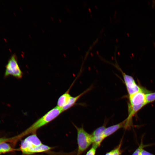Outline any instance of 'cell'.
<instances>
[{"label": "cell", "instance_id": "1", "mask_svg": "<svg viewBox=\"0 0 155 155\" xmlns=\"http://www.w3.org/2000/svg\"><path fill=\"white\" fill-rule=\"evenodd\" d=\"M63 112L61 108L57 106L53 108L24 131L15 136L16 142H17L26 135L36 133L38 130L53 121Z\"/></svg>", "mask_w": 155, "mask_h": 155}, {"label": "cell", "instance_id": "2", "mask_svg": "<svg viewBox=\"0 0 155 155\" xmlns=\"http://www.w3.org/2000/svg\"><path fill=\"white\" fill-rule=\"evenodd\" d=\"M52 148L43 144L35 133L28 136L21 141L19 150L23 155H30L47 152Z\"/></svg>", "mask_w": 155, "mask_h": 155}, {"label": "cell", "instance_id": "3", "mask_svg": "<svg viewBox=\"0 0 155 155\" xmlns=\"http://www.w3.org/2000/svg\"><path fill=\"white\" fill-rule=\"evenodd\" d=\"M77 132L78 146L77 155H80L93 143L91 135L88 133L82 127H78L74 125Z\"/></svg>", "mask_w": 155, "mask_h": 155}, {"label": "cell", "instance_id": "4", "mask_svg": "<svg viewBox=\"0 0 155 155\" xmlns=\"http://www.w3.org/2000/svg\"><path fill=\"white\" fill-rule=\"evenodd\" d=\"M12 76L17 79L22 78L23 73L18 63L15 55L12 56L9 60L6 66L4 76Z\"/></svg>", "mask_w": 155, "mask_h": 155}, {"label": "cell", "instance_id": "5", "mask_svg": "<svg viewBox=\"0 0 155 155\" xmlns=\"http://www.w3.org/2000/svg\"><path fill=\"white\" fill-rule=\"evenodd\" d=\"M123 77L129 96L142 90L143 89L140 87L135 82L133 78L123 72L119 69Z\"/></svg>", "mask_w": 155, "mask_h": 155}, {"label": "cell", "instance_id": "6", "mask_svg": "<svg viewBox=\"0 0 155 155\" xmlns=\"http://www.w3.org/2000/svg\"><path fill=\"white\" fill-rule=\"evenodd\" d=\"M149 92L143 89L129 97V103L128 105L131 106H142L146 104V94Z\"/></svg>", "mask_w": 155, "mask_h": 155}, {"label": "cell", "instance_id": "7", "mask_svg": "<svg viewBox=\"0 0 155 155\" xmlns=\"http://www.w3.org/2000/svg\"><path fill=\"white\" fill-rule=\"evenodd\" d=\"M106 128L105 126L100 127L95 130L91 134L93 140L92 147L97 148L105 138L104 132Z\"/></svg>", "mask_w": 155, "mask_h": 155}, {"label": "cell", "instance_id": "8", "mask_svg": "<svg viewBox=\"0 0 155 155\" xmlns=\"http://www.w3.org/2000/svg\"><path fill=\"white\" fill-rule=\"evenodd\" d=\"M123 127L127 128L126 119L117 124L106 128L104 132V138L112 134L119 129Z\"/></svg>", "mask_w": 155, "mask_h": 155}, {"label": "cell", "instance_id": "9", "mask_svg": "<svg viewBox=\"0 0 155 155\" xmlns=\"http://www.w3.org/2000/svg\"><path fill=\"white\" fill-rule=\"evenodd\" d=\"M91 88L92 87H90L88 88L84 91L76 96H71L67 104L61 108L63 112L67 110L73 106L79 99L83 95L89 91L91 89Z\"/></svg>", "mask_w": 155, "mask_h": 155}, {"label": "cell", "instance_id": "10", "mask_svg": "<svg viewBox=\"0 0 155 155\" xmlns=\"http://www.w3.org/2000/svg\"><path fill=\"white\" fill-rule=\"evenodd\" d=\"M72 85H71L67 91L59 98L57 100V106L61 109L67 104L71 96L69 93V91Z\"/></svg>", "mask_w": 155, "mask_h": 155}, {"label": "cell", "instance_id": "11", "mask_svg": "<svg viewBox=\"0 0 155 155\" xmlns=\"http://www.w3.org/2000/svg\"><path fill=\"white\" fill-rule=\"evenodd\" d=\"M17 149H14L11 145L7 142H3L0 144V153L12 152Z\"/></svg>", "mask_w": 155, "mask_h": 155}, {"label": "cell", "instance_id": "12", "mask_svg": "<svg viewBox=\"0 0 155 155\" xmlns=\"http://www.w3.org/2000/svg\"><path fill=\"white\" fill-rule=\"evenodd\" d=\"M146 104L155 101V92H148L146 94Z\"/></svg>", "mask_w": 155, "mask_h": 155}, {"label": "cell", "instance_id": "13", "mask_svg": "<svg viewBox=\"0 0 155 155\" xmlns=\"http://www.w3.org/2000/svg\"><path fill=\"white\" fill-rule=\"evenodd\" d=\"M121 143L122 141L115 149L107 152L105 155H121Z\"/></svg>", "mask_w": 155, "mask_h": 155}, {"label": "cell", "instance_id": "14", "mask_svg": "<svg viewBox=\"0 0 155 155\" xmlns=\"http://www.w3.org/2000/svg\"><path fill=\"white\" fill-rule=\"evenodd\" d=\"M143 138L141 141L140 144L138 147L132 155H139L140 151L144 148L150 146V145H144L143 143Z\"/></svg>", "mask_w": 155, "mask_h": 155}, {"label": "cell", "instance_id": "15", "mask_svg": "<svg viewBox=\"0 0 155 155\" xmlns=\"http://www.w3.org/2000/svg\"><path fill=\"white\" fill-rule=\"evenodd\" d=\"M8 142H13L12 137L9 138L0 137V144Z\"/></svg>", "mask_w": 155, "mask_h": 155}, {"label": "cell", "instance_id": "16", "mask_svg": "<svg viewBox=\"0 0 155 155\" xmlns=\"http://www.w3.org/2000/svg\"><path fill=\"white\" fill-rule=\"evenodd\" d=\"M96 149L92 146L90 149L87 152L86 155H95Z\"/></svg>", "mask_w": 155, "mask_h": 155}, {"label": "cell", "instance_id": "17", "mask_svg": "<svg viewBox=\"0 0 155 155\" xmlns=\"http://www.w3.org/2000/svg\"><path fill=\"white\" fill-rule=\"evenodd\" d=\"M139 155H155L142 149L140 151Z\"/></svg>", "mask_w": 155, "mask_h": 155}]
</instances>
